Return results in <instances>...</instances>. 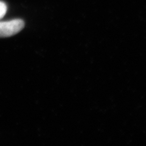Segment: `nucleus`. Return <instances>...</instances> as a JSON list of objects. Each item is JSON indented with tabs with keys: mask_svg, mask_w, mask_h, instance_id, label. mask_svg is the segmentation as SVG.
I'll list each match as a JSON object with an SVG mask.
<instances>
[{
	"mask_svg": "<svg viewBox=\"0 0 146 146\" xmlns=\"http://www.w3.org/2000/svg\"><path fill=\"white\" fill-rule=\"evenodd\" d=\"M25 27V22L20 19L0 22V37L15 35Z\"/></svg>",
	"mask_w": 146,
	"mask_h": 146,
	"instance_id": "1",
	"label": "nucleus"
},
{
	"mask_svg": "<svg viewBox=\"0 0 146 146\" xmlns=\"http://www.w3.org/2000/svg\"><path fill=\"white\" fill-rule=\"evenodd\" d=\"M7 6L6 4L3 1H0V19L4 17L7 12Z\"/></svg>",
	"mask_w": 146,
	"mask_h": 146,
	"instance_id": "2",
	"label": "nucleus"
}]
</instances>
